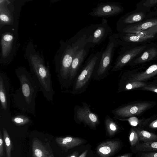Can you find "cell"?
<instances>
[{
  "label": "cell",
  "mask_w": 157,
  "mask_h": 157,
  "mask_svg": "<svg viewBox=\"0 0 157 157\" xmlns=\"http://www.w3.org/2000/svg\"><path fill=\"white\" fill-rule=\"evenodd\" d=\"M49 144L46 148L39 139L34 137L32 140V149L33 157H48L49 153Z\"/></svg>",
  "instance_id": "d6986e66"
},
{
  "label": "cell",
  "mask_w": 157,
  "mask_h": 157,
  "mask_svg": "<svg viewBox=\"0 0 157 157\" xmlns=\"http://www.w3.org/2000/svg\"><path fill=\"white\" fill-rule=\"evenodd\" d=\"M138 136L139 140L141 142L157 141V135L143 129L134 127Z\"/></svg>",
  "instance_id": "603a6c76"
},
{
  "label": "cell",
  "mask_w": 157,
  "mask_h": 157,
  "mask_svg": "<svg viewBox=\"0 0 157 157\" xmlns=\"http://www.w3.org/2000/svg\"><path fill=\"white\" fill-rule=\"evenodd\" d=\"M157 56V49L150 48L145 51L140 56L131 62L128 65L133 66L151 61Z\"/></svg>",
  "instance_id": "ffe728a7"
},
{
  "label": "cell",
  "mask_w": 157,
  "mask_h": 157,
  "mask_svg": "<svg viewBox=\"0 0 157 157\" xmlns=\"http://www.w3.org/2000/svg\"><path fill=\"white\" fill-rule=\"evenodd\" d=\"M132 153H128L123 154L117 157H132Z\"/></svg>",
  "instance_id": "8d00e7d4"
},
{
  "label": "cell",
  "mask_w": 157,
  "mask_h": 157,
  "mask_svg": "<svg viewBox=\"0 0 157 157\" xmlns=\"http://www.w3.org/2000/svg\"><path fill=\"white\" fill-rule=\"evenodd\" d=\"M78 155L77 151H75L68 155L67 157H77Z\"/></svg>",
  "instance_id": "d590c367"
},
{
  "label": "cell",
  "mask_w": 157,
  "mask_h": 157,
  "mask_svg": "<svg viewBox=\"0 0 157 157\" xmlns=\"http://www.w3.org/2000/svg\"><path fill=\"white\" fill-rule=\"evenodd\" d=\"M157 3V0H147L143 3V5L147 8L150 7Z\"/></svg>",
  "instance_id": "836d02e7"
},
{
  "label": "cell",
  "mask_w": 157,
  "mask_h": 157,
  "mask_svg": "<svg viewBox=\"0 0 157 157\" xmlns=\"http://www.w3.org/2000/svg\"><path fill=\"white\" fill-rule=\"evenodd\" d=\"M136 157H157V151L137 153Z\"/></svg>",
  "instance_id": "4dcf8cb0"
},
{
  "label": "cell",
  "mask_w": 157,
  "mask_h": 157,
  "mask_svg": "<svg viewBox=\"0 0 157 157\" xmlns=\"http://www.w3.org/2000/svg\"><path fill=\"white\" fill-rule=\"evenodd\" d=\"M122 74L132 81L144 82L157 75V63L152 65L145 71L137 73L128 71Z\"/></svg>",
  "instance_id": "5bb4252c"
},
{
  "label": "cell",
  "mask_w": 157,
  "mask_h": 157,
  "mask_svg": "<svg viewBox=\"0 0 157 157\" xmlns=\"http://www.w3.org/2000/svg\"><path fill=\"white\" fill-rule=\"evenodd\" d=\"M102 52L91 54L82 64L81 70L77 74L72 84L71 93L79 94L87 88L94 70L101 55Z\"/></svg>",
  "instance_id": "277c9868"
},
{
  "label": "cell",
  "mask_w": 157,
  "mask_h": 157,
  "mask_svg": "<svg viewBox=\"0 0 157 157\" xmlns=\"http://www.w3.org/2000/svg\"><path fill=\"white\" fill-rule=\"evenodd\" d=\"M129 141L132 147H134L140 142L137 134L134 127H132L131 128L129 136Z\"/></svg>",
  "instance_id": "83f0119b"
},
{
  "label": "cell",
  "mask_w": 157,
  "mask_h": 157,
  "mask_svg": "<svg viewBox=\"0 0 157 157\" xmlns=\"http://www.w3.org/2000/svg\"><path fill=\"white\" fill-rule=\"evenodd\" d=\"M91 48L90 42L78 51L74 56L70 71V81L71 85L86 58Z\"/></svg>",
  "instance_id": "4fadbf2b"
},
{
  "label": "cell",
  "mask_w": 157,
  "mask_h": 157,
  "mask_svg": "<svg viewBox=\"0 0 157 157\" xmlns=\"http://www.w3.org/2000/svg\"><path fill=\"white\" fill-rule=\"evenodd\" d=\"M154 36V35L147 34L142 31L136 33L118 32L112 34L109 37L113 39L118 45H124L131 43L145 41Z\"/></svg>",
  "instance_id": "8fae6325"
},
{
  "label": "cell",
  "mask_w": 157,
  "mask_h": 157,
  "mask_svg": "<svg viewBox=\"0 0 157 157\" xmlns=\"http://www.w3.org/2000/svg\"><path fill=\"white\" fill-rule=\"evenodd\" d=\"M13 40V36L10 33H6L2 35L1 46L2 55L3 57H7L10 53L11 50Z\"/></svg>",
  "instance_id": "44dd1931"
},
{
  "label": "cell",
  "mask_w": 157,
  "mask_h": 157,
  "mask_svg": "<svg viewBox=\"0 0 157 157\" xmlns=\"http://www.w3.org/2000/svg\"><path fill=\"white\" fill-rule=\"evenodd\" d=\"M4 140L1 131H0V157H3L4 155Z\"/></svg>",
  "instance_id": "1f68e13d"
},
{
  "label": "cell",
  "mask_w": 157,
  "mask_h": 157,
  "mask_svg": "<svg viewBox=\"0 0 157 157\" xmlns=\"http://www.w3.org/2000/svg\"><path fill=\"white\" fill-rule=\"evenodd\" d=\"M112 34V29L108 24L107 20L103 18L101 22L97 24L92 35L91 47L100 44Z\"/></svg>",
  "instance_id": "7c38bea8"
},
{
  "label": "cell",
  "mask_w": 157,
  "mask_h": 157,
  "mask_svg": "<svg viewBox=\"0 0 157 157\" xmlns=\"http://www.w3.org/2000/svg\"><path fill=\"white\" fill-rule=\"evenodd\" d=\"M147 83L144 82L132 81L122 74L118 82L117 92L120 93L129 90H138L146 86Z\"/></svg>",
  "instance_id": "9a60e30c"
},
{
  "label": "cell",
  "mask_w": 157,
  "mask_h": 157,
  "mask_svg": "<svg viewBox=\"0 0 157 157\" xmlns=\"http://www.w3.org/2000/svg\"><path fill=\"white\" fill-rule=\"evenodd\" d=\"M148 127L152 129H157V119L147 124L146 127Z\"/></svg>",
  "instance_id": "e575fe53"
},
{
  "label": "cell",
  "mask_w": 157,
  "mask_h": 157,
  "mask_svg": "<svg viewBox=\"0 0 157 157\" xmlns=\"http://www.w3.org/2000/svg\"><path fill=\"white\" fill-rule=\"evenodd\" d=\"M109 39L94 70L92 77L94 80H100L105 78L111 68L114 54L118 45L112 38L109 37Z\"/></svg>",
  "instance_id": "8992f818"
},
{
  "label": "cell",
  "mask_w": 157,
  "mask_h": 157,
  "mask_svg": "<svg viewBox=\"0 0 157 157\" xmlns=\"http://www.w3.org/2000/svg\"><path fill=\"white\" fill-rule=\"evenodd\" d=\"M10 82L8 76L0 73V117L11 116L10 107Z\"/></svg>",
  "instance_id": "ba28073f"
},
{
  "label": "cell",
  "mask_w": 157,
  "mask_h": 157,
  "mask_svg": "<svg viewBox=\"0 0 157 157\" xmlns=\"http://www.w3.org/2000/svg\"><path fill=\"white\" fill-rule=\"evenodd\" d=\"M3 136L5 146L6 157H11V152L14 150L13 142L7 130L4 127L2 128Z\"/></svg>",
  "instance_id": "d4e9b609"
},
{
  "label": "cell",
  "mask_w": 157,
  "mask_h": 157,
  "mask_svg": "<svg viewBox=\"0 0 157 157\" xmlns=\"http://www.w3.org/2000/svg\"><path fill=\"white\" fill-rule=\"evenodd\" d=\"M144 120H139L135 117H132L124 121H128L130 124L132 126L135 127H140Z\"/></svg>",
  "instance_id": "f546056e"
},
{
  "label": "cell",
  "mask_w": 157,
  "mask_h": 157,
  "mask_svg": "<svg viewBox=\"0 0 157 157\" xmlns=\"http://www.w3.org/2000/svg\"><path fill=\"white\" fill-rule=\"evenodd\" d=\"M153 82L157 83V79H156L153 81Z\"/></svg>",
  "instance_id": "ab89813d"
},
{
  "label": "cell",
  "mask_w": 157,
  "mask_h": 157,
  "mask_svg": "<svg viewBox=\"0 0 157 157\" xmlns=\"http://www.w3.org/2000/svg\"><path fill=\"white\" fill-rule=\"evenodd\" d=\"M32 77L44 97L48 101H52L55 94L53 88L51 75L42 59L36 54L29 56Z\"/></svg>",
  "instance_id": "3957f363"
},
{
  "label": "cell",
  "mask_w": 157,
  "mask_h": 157,
  "mask_svg": "<svg viewBox=\"0 0 157 157\" xmlns=\"http://www.w3.org/2000/svg\"><path fill=\"white\" fill-rule=\"evenodd\" d=\"M121 146V143L119 141H108L99 144L96 150L101 157H109L116 152Z\"/></svg>",
  "instance_id": "2e32d148"
},
{
  "label": "cell",
  "mask_w": 157,
  "mask_h": 157,
  "mask_svg": "<svg viewBox=\"0 0 157 157\" xmlns=\"http://www.w3.org/2000/svg\"><path fill=\"white\" fill-rule=\"evenodd\" d=\"M157 25V18L150 19L141 22L130 25L123 29L120 32L136 33L140 32Z\"/></svg>",
  "instance_id": "e0dca14e"
},
{
  "label": "cell",
  "mask_w": 157,
  "mask_h": 157,
  "mask_svg": "<svg viewBox=\"0 0 157 157\" xmlns=\"http://www.w3.org/2000/svg\"><path fill=\"white\" fill-rule=\"evenodd\" d=\"M143 32L147 34L154 35L157 33V25L144 31Z\"/></svg>",
  "instance_id": "d6a6232c"
},
{
  "label": "cell",
  "mask_w": 157,
  "mask_h": 157,
  "mask_svg": "<svg viewBox=\"0 0 157 157\" xmlns=\"http://www.w3.org/2000/svg\"><path fill=\"white\" fill-rule=\"evenodd\" d=\"M155 105L154 101H144L131 102L114 109L111 113L113 119L124 121L130 117L142 114Z\"/></svg>",
  "instance_id": "5b68a950"
},
{
  "label": "cell",
  "mask_w": 157,
  "mask_h": 157,
  "mask_svg": "<svg viewBox=\"0 0 157 157\" xmlns=\"http://www.w3.org/2000/svg\"><path fill=\"white\" fill-rule=\"evenodd\" d=\"M0 19L1 24H8L12 22V18L10 12L0 4Z\"/></svg>",
  "instance_id": "4316f807"
},
{
  "label": "cell",
  "mask_w": 157,
  "mask_h": 157,
  "mask_svg": "<svg viewBox=\"0 0 157 157\" xmlns=\"http://www.w3.org/2000/svg\"><path fill=\"white\" fill-rule=\"evenodd\" d=\"M138 90L149 91L157 93V83L153 82H148L146 86Z\"/></svg>",
  "instance_id": "f1b7e54d"
},
{
  "label": "cell",
  "mask_w": 157,
  "mask_h": 157,
  "mask_svg": "<svg viewBox=\"0 0 157 157\" xmlns=\"http://www.w3.org/2000/svg\"><path fill=\"white\" fill-rule=\"evenodd\" d=\"M88 150H86L82 153L78 157H86L88 152Z\"/></svg>",
  "instance_id": "74e56055"
},
{
  "label": "cell",
  "mask_w": 157,
  "mask_h": 157,
  "mask_svg": "<svg viewBox=\"0 0 157 157\" xmlns=\"http://www.w3.org/2000/svg\"><path fill=\"white\" fill-rule=\"evenodd\" d=\"M133 152L136 153L157 151V141L140 142L132 147Z\"/></svg>",
  "instance_id": "7402d4cb"
},
{
  "label": "cell",
  "mask_w": 157,
  "mask_h": 157,
  "mask_svg": "<svg viewBox=\"0 0 157 157\" xmlns=\"http://www.w3.org/2000/svg\"><path fill=\"white\" fill-rule=\"evenodd\" d=\"M55 141L59 146L65 151L80 145L84 142L82 139L71 136L57 137Z\"/></svg>",
  "instance_id": "ac0fdd59"
},
{
  "label": "cell",
  "mask_w": 157,
  "mask_h": 157,
  "mask_svg": "<svg viewBox=\"0 0 157 157\" xmlns=\"http://www.w3.org/2000/svg\"><path fill=\"white\" fill-rule=\"evenodd\" d=\"M146 46H141L133 48L122 49L117 58L111 71H117L121 70L140 54L145 49Z\"/></svg>",
  "instance_id": "30bf717a"
},
{
  "label": "cell",
  "mask_w": 157,
  "mask_h": 157,
  "mask_svg": "<svg viewBox=\"0 0 157 157\" xmlns=\"http://www.w3.org/2000/svg\"><path fill=\"white\" fill-rule=\"evenodd\" d=\"M123 11V7L120 3L110 2L99 3L88 14L94 17L104 18L117 15Z\"/></svg>",
  "instance_id": "9c48e42d"
},
{
  "label": "cell",
  "mask_w": 157,
  "mask_h": 157,
  "mask_svg": "<svg viewBox=\"0 0 157 157\" xmlns=\"http://www.w3.org/2000/svg\"><path fill=\"white\" fill-rule=\"evenodd\" d=\"M10 120L15 125L21 127L29 124L32 121L30 117L24 114H17L12 116Z\"/></svg>",
  "instance_id": "484cf974"
},
{
  "label": "cell",
  "mask_w": 157,
  "mask_h": 157,
  "mask_svg": "<svg viewBox=\"0 0 157 157\" xmlns=\"http://www.w3.org/2000/svg\"><path fill=\"white\" fill-rule=\"evenodd\" d=\"M49 148V153L48 157H54L53 153L51 147Z\"/></svg>",
  "instance_id": "f35d334b"
},
{
  "label": "cell",
  "mask_w": 157,
  "mask_h": 157,
  "mask_svg": "<svg viewBox=\"0 0 157 157\" xmlns=\"http://www.w3.org/2000/svg\"><path fill=\"white\" fill-rule=\"evenodd\" d=\"M16 73L20 87L12 94L14 106L20 111L36 115V98L38 87L32 75L27 70L20 68Z\"/></svg>",
  "instance_id": "7a4b0ae2"
},
{
  "label": "cell",
  "mask_w": 157,
  "mask_h": 157,
  "mask_svg": "<svg viewBox=\"0 0 157 157\" xmlns=\"http://www.w3.org/2000/svg\"><path fill=\"white\" fill-rule=\"evenodd\" d=\"M82 106L76 105L74 109V120L77 123L84 124L92 129H96L100 123L98 115L92 112L90 105L83 102Z\"/></svg>",
  "instance_id": "52a82bcc"
},
{
  "label": "cell",
  "mask_w": 157,
  "mask_h": 157,
  "mask_svg": "<svg viewBox=\"0 0 157 157\" xmlns=\"http://www.w3.org/2000/svg\"><path fill=\"white\" fill-rule=\"evenodd\" d=\"M115 120L108 115L105 117L104 123L106 131L110 136L114 135L120 128L119 124Z\"/></svg>",
  "instance_id": "cb8c5ba5"
},
{
  "label": "cell",
  "mask_w": 157,
  "mask_h": 157,
  "mask_svg": "<svg viewBox=\"0 0 157 157\" xmlns=\"http://www.w3.org/2000/svg\"><path fill=\"white\" fill-rule=\"evenodd\" d=\"M96 26L97 24H94L84 27L67 44L57 69L58 78L61 85L66 86L70 84V71L74 56L78 51L91 42L92 35Z\"/></svg>",
  "instance_id": "6da1fadb"
}]
</instances>
